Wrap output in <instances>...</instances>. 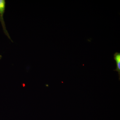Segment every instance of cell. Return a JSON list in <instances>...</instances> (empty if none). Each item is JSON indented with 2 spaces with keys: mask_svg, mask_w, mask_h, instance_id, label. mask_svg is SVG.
<instances>
[{
  "mask_svg": "<svg viewBox=\"0 0 120 120\" xmlns=\"http://www.w3.org/2000/svg\"><path fill=\"white\" fill-rule=\"evenodd\" d=\"M6 1L5 0H0V22L2 25L3 31L5 34L13 42V41L11 39L10 35L7 31L4 19V15L6 8Z\"/></svg>",
  "mask_w": 120,
  "mask_h": 120,
  "instance_id": "cell-1",
  "label": "cell"
},
{
  "mask_svg": "<svg viewBox=\"0 0 120 120\" xmlns=\"http://www.w3.org/2000/svg\"><path fill=\"white\" fill-rule=\"evenodd\" d=\"M114 59L116 61V68L114 71L118 72L119 80H120V53L116 52L114 54Z\"/></svg>",
  "mask_w": 120,
  "mask_h": 120,
  "instance_id": "cell-2",
  "label": "cell"
},
{
  "mask_svg": "<svg viewBox=\"0 0 120 120\" xmlns=\"http://www.w3.org/2000/svg\"><path fill=\"white\" fill-rule=\"evenodd\" d=\"M1 58H2V56L1 55H0V60L1 59Z\"/></svg>",
  "mask_w": 120,
  "mask_h": 120,
  "instance_id": "cell-3",
  "label": "cell"
}]
</instances>
